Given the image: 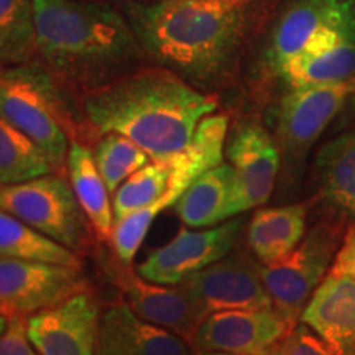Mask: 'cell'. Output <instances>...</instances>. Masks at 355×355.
I'll return each instance as SVG.
<instances>
[{
	"label": "cell",
	"instance_id": "cell-25",
	"mask_svg": "<svg viewBox=\"0 0 355 355\" xmlns=\"http://www.w3.org/2000/svg\"><path fill=\"white\" fill-rule=\"evenodd\" d=\"M33 0H0V69L33 61Z\"/></svg>",
	"mask_w": 355,
	"mask_h": 355
},
{
	"label": "cell",
	"instance_id": "cell-4",
	"mask_svg": "<svg viewBox=\"0 0 355 355\" xmlns=\"http://www.w3.org/2000/svg\"><path fill=\"white\" fill-rule=\"evenodd\" d=\"M63 86L42 63L0 69V115L25 133L63 175L71 140L94 139L83 119L74 117Z\"/></svg>",
	"mask_w": 355,
	"mask_h": 355
},
{
	"label": "cell",
	"instance_id": "cell-32",
	"mask_svg": "<svg viewBox=\"0 0 355 355\" xmlns=\"http://www.w3.org/2000/svg\"><path fill=\"white\" fill-rule=\"evenodd\" d=\"M7 322H8V319L6 316H2V314H0V336H2V332L6 331Z\"/></svg>",
	"mask_w": 355,
	"mask_h": 355
},
{
	"label": "cell",
	"instance_id": "cell-29",
	"mask_svg": "<svg viewBox=\"0 0 355 355\" xmlns=\"http://www.w3.org/2000/svg\"><path fill=\"white\" fill-rule=\"evenodd\" d=\"M279 355H337L327 343L306 324H296L286 337Z\"/></svg>",
	"mask_w": 355,
	"mask_h": 355
},
{
	"label": "cell",
	"instance_id": "cell-7",
	"mask_svg": "<svg viewBox=\"0 0 355 355\" xmlns=\"http://www.w3.org/2000/svg\"><path fill=\"white\" fill-rule=\"evenodd\" d=\"M337 242L334 230L319 225L283 259L259 266L273 308L290 322L298 324L304 306L329 273L337 254Z\"/></svg>",
	"mask_w": 355,
	"mask_h": 355
},
{
	"label": "cell",
	"instance_id": "cell-12",
	"mask_svg": "<svg viewBox=\"0 0 355 355\" xmlns=\"http://www.w3.org/2000/svg\"><path fill=\"white\" fill-rule=\"evenodd\" d=\"M241 225L242 220L235 219L209 229H181L171 242L146 257L137 273L159 285H180L193 273L229 255Z\"/></svg>",
	"mask_w": 355,
	"mask_h": 355
},
{
	"label": "cell",
	"instance_id": "cell-2",
	"mask_svg": "<svg viewBox=\"0 0 355 355\" xmlns=\"http://www.w3.org/2000/svg\"><path fill=\"white\" fill-rule=\"evenodd\" d=\"M35 48L64 89L79 94L139 68L144 48L127 17L101 0H33Z\"/></svg>",
	"mask_w": 355,
	"mask_h": 355
},
{
	"label": "cell",
	"instance_id": "cell-18",
	"mask_svg": "<svg viewBox=\"0 0 355 355\" xmlns=\"http://www.w3.org/2000/svg\"><path fill=\"white\" fill-rule=\"evenodd\" d=\"M301 322L337 355H355V279L327 273L304 306Z\"/></svg>",
	"mask_w": 355,
	"mask_h": 355
},
{
	"label": "cell",
	"instance_id": "cell-21",
	"mask_svg": "<svg viewBox=\"0 0 355 355\" xmlns=\"http://www.w3.org/2000/svg\"><path fill=\"white\" fill-rule=\"evenodd\" d=\"M306 217L303 204L257 211L247 230L248 245L257 259L268 265L290 254L303 241Z\"/></svg>",
	"mask_w": 355,
	"mask_h": 355
},
{
	"label": "cell",
	"instance_id": "cell-15",
	"mask_svg": "<svg viewBox=\"0 0 355 355\" xmlns=\"http://www.w3.org/2000/svg\"><path fill=\"white\" fill-rule=\"evenodd\" d=\"M227 159L237 181V214L268 201L279 170V150L260 123H241L230 135Z\"/></svg>",
	"mask_w": 355,
	"mask_h": 355
},
{
	"label": "cell",
	"instance_id": "cell-3",
	"mask_svg": "<svg viewBox=\"0 0 355 355\" xmlns=\"http://www.w3.org/2000/svg\"><path fill=\"white\" fill-rule=\"evenodd\" d=\"M252 0H152L123 12L145 55L193 86L219 81L229 68Z\"/></svg>",
	"mask_w": 355,
	"mask_h": 355
},
{
	"label": "cell",
	"instance_id": "cell-10",
	"mask_svg": "<svg viewBox=\"0 0 355 355\" xmlns=\"http://www.w3.org/2000/svg\"><path fill=\"white\" fill-rule=\"evenodd\" d=\"M295 326L275 308L217 311L204 318L189 345L196 352L279 355Z\"/></svg>",
	"mask_w": 355,
	"mask_h": 355
},
{
	"label": "cell",
	"instance_id": "cell-1",
	"mask_svg": "<svg viewBox=\"0 0 355 355\" xmlns=\"http://www.w3.org/2000/svg\"><path fill=\"white\" fill-rule=\"evenodd\" d=\"M219 101L163 66L137 68L81 94L79 110L92 137L119 133L170 163L188 148L204 117Z\"/></svg>",
	"mask_w": 355,
	"mask_h": 355
},
{
	"label": "cell",
	"instance_id": "cell-24",
	"mask_svg": "<svg viewBox=\"0 0 355 355\" xmlns=\"http://www.w3.org/2000/svg\"><path fill=\"white\" fill-rule=\"evenodd\" d=\"M318 171L326 198L355 220V132L324 146L318 157Z\"/></svg>",
	"mask_w": 355,
	"mask_h": 355
},
{
	"label": "cell",
	"instance_id": "cell-13",
	"mask_svg": "<svg viewBox=\"0 0 355 355\" xmlns=\"http://www.w3.org/2000/svg\"><path fill=\"white\" fill-rule=\"evenodd\" d=\"M101 308L91 291L26 318V334L38 355H97Z\"/></svg>",
	"mask_w": 355,
	"mask_h": 355
},
{
	"label": "cell",
	"instance_id": "cell-33",
	"mask_svg": "<svg viewBox=\"0 0 355 355\" xmlns=\"http://www.w3.org/2000/svg\"><path fill=\"white\" fill-rule=\"evenodd\" d=\"M193 355H235V354H227V352H196V350H194Z\"/></svg>",
	"mask_w": 355,
	"mask_h": 355
},
{
	"label": "cell",
	"instance_id": "cell-28",
	"mask_svg": "<svg viewBox=\"0 0 355 355\" xmlns=\"http://www.w3.org/2000/svg\"><path fill=\"white\" fill-rule=\"evenodd\" d=\"M171 168L166 163L150 162L127 178L114 193V219L152 206L165 196ZM115 224V222H114Z\"/></svg>",
	"mask_w": 355,
	"mask_h": 355
},
{
	"label": "cell",
	"instance_id": "cell-23",
	"mask_svg": "<svg viewBox=\"0 0 355 355\" xmlns=\"http://www.w3.org/2000/svg\"><path fill=\"white\" fill-rule=\"evenodd\" d=\"M275 71L291 87L345 81L355 76V42H345L321 51L301 53Z\"/></svg>",
	"mask_w": 355,
	"mask_h": 355
},
{
	"label": "cell",
	"instance_id": "cell-9",
	"mask_svg": "<svg viewBox=\"0 0 355 355\" xmlns=\"http://www.w3.org/2000/svg\"><path fill=\"white\" fill-rule=\"evenodd\" d=\"M89 291L83 268L0 257V314L30 318Z\"/></svg>",
	"mask_w": 355,
	"mask_h": 355
},
{
	"label": "cell",
	"instance_id": "cell-11",
	"mask_svg": "<svg viewBox=\"0 0 355 355\" xmlns=\"http://www.w3.org/2000/svg\"><path fill=\"white\" fill-rule=\"evenodd\" d=\"M202 318L225 309L273 308L259 265L243 255H225L180 283Z\"/></svg>",
	"mask_w": 355,
	"mask_h": 355
},
{
	"label": "cell",
	"instance_id": "cell-22",
	"mask_svg": "<svg viewBox=\"0 0 355 355\" xmlns=\"http://www.w3.org/2000/svg\"><path fill=\"white\" fill-rule=\"evenodd\" d=\"M0 257L83 268L81 254L61 245L0 207Z\"/></svg>",
	"mask_w": 355,
	"mask_h": 355
},
{
	"label": "cell",
	"instance_id": "cell-8",
	"mask_svg": "<svg viewBox=\"0 0 355 355\" xmlns=\"http://www.w3.org/2000/svg\"><path fill=\"white\" fill-rule=\"evenodd\" d=\"M355 42V0H298L275 25L268 46L273 69L301 53Z\"/></svg>",
	"mask_w": 355,
	"mask_h": 355
},
{
	"label": "cell",
	"instance_id": "cell-30",
	"mask_svg": "<svg viewBox=\"0 0 355 355\" xmlns=\"http://www.w3.org/2000/svg\"><path fill=\"white\" fill-rule=\"evenodd\" d=\"M26 334V318L8 319L0 336V355H38Z\"/></svg>",
	"mask_w": 355,
	"mask_h": 355
},
{
	"label": "cell",
	"instance_id": "cell-26",
	"mask_svg": "<svg viewBox=\"0 0 355 355\" xmlns=\"http://www.w3.org/2000/svg\"><path fill=\"white\" fill-rule=\"evenodd\" d=\"M55 173L44 153L0 115V184H15Z\"/></svg>",
	"mask_w": 355,
	"mask_h": 355
},
{
	"label": "cell",
	"instance_id": "cell-20",
	"mask_svg": "<svg viewBox=\"0 0 355 355\" xmlns=\"http://www.w3.org/2000/svg\"><path fill=\"white\" fill-rule=\"evenodd\" d=\"M66 173L74 196L94 230L96 239L99 242H109L115 222L114 207L91 146L79 140H71Z\"/></svg>",
	"mask_w": 355,
	"mask_h": 355
},
{
	"label": "cell",
	"instance_id": "cell-16",
	"mask_svg": "<svg viewBox=\"0 0 355 355\" xmlns=\"http://www.w3.org/2000/svg\"><path fill=\"white\" fill-rule=\"evenodd\" d=\"M114 282L137 316L171 331L191 344L204 318L183 288L148 282L132 272L128 265L115 272Z\"/></svg>",
	"mask_w": 355,
	"mask_h": 355
},
{
	"label": "cell",
	"instance_id": "cell-19",
	"mask_svg": "<svg viewBox=\"0 0 355 355\" xmlns=\"http://www.w3.org/2000/svg\"><path fill=\"white\" fill-rule=\"evenodd\" d=\"M175 211L193 229H209L237 216V181L229 163L206 171L178 199Z\"/></svg>",
	"mask_w": 355,
	"mask_h": 355
},
{
	"label": "cell",
	"instance_id": "cell-5",
	"mask_svg": "<svg viewBox=\"0 0 355 355\" xmlns=\"http://www.w3.org/2000/svg\"><path fill=\"white\" fill-rule=\"evenodd\" d=\"M227 128L229 117L225 114H211L204 117L188 148L178 155L173 162L166 163L171 168V175L165 196L152 206L115 220L110 242L121 263H132L148 234L150 225L159 212L175 206L178 199L183 196L184 191L193 184L196 178L220 165L224 158Z\"/></svg>",
	"mask_w": 355,
	"mask_h": 355
},
{
	"label": "cell",
	"instance_id": "cell-34",
	"mask_svg": "<svg viewBox=\"0 0 355 355\" xmlns=\"http://www.w3.org/2000/svg\"><path fill=\"white\" fill-rule=\"evenodd\" d=\"M101 2H109V0H101ZM114 2H125V3H130V2H152V0H114Z\"/></svg>",
	"mask_w": 355,
	"mask_h": 355
},
{
	"label": "cell",
	"instance_id": "cell-14",
	"mask_svg": "<svg viewBox=\"0 0 355 355\" xmlns=\"http://www.w3.org/2000/svg\"><path fill=\"white\" fill-rule=\"evenodd\" d=\"M355 96V76L345 81L291 87L278 112V139L288 152L308 148Z\"/></svg>",
	"mask_w": 355,
	"mask_h": 355
},
{
	"label": "cell",
	"instance_id": "cell-31",
	"mask_svg": "<svg viewBox=\"0 0 355 355\" xmlns=\"http://www.w3.org/2000/svg\"><path fill=\"white\" fill-rule=\"evenodd\" d=\"M329 272L347 275L355 279V225L345 234L343 245L337 250Z\"/></svg>",
	"mask_w": 355,
	"mask_h": 355
},
{
	"label": "cell",
	"instance_id": "cell-6",
	"mask_svg": "<svg viewBox=\"0 0 355 355\" xmlns=\"http://www.w3.org/2000/svg\"><path fill=\"white\" fill-rule=\"evenodd\" d=\"M0 207L78 254L91 247L94 230L63 175L0 184Z\"/></svg>",
	"mask_w": 355,
	"mask_h": 355
},
{
	"label": "cell",
	"instance_id": "cell-27",
	"mask_svg": "<svg viewBox=\"0 0 355 355\" xmlns=\"http://www.w3.org/2000/svg\"><path fill=\"white\" fill-rule=\"evenodd\" d=\"M94 159L99 173L112 194L128 176L152 162L148 153L127 137L119 133H104L94 144Z\"/></svg>",
	"mask_w": 355,
	"mask_h": 355
},
{
	"label": "cell",
	"instance_id": "cell-17",
	"mask_svg": "<svg viewBox=\"0 0 355 355\" xmlns=\"http://www.w3.org/2000/svg\"><path fill=\"white\" fill-rule=\"evenodd\" d=\"M189 347L180 336L137 316L127 303L101 314L97 355H191Z\"/></svg>",
	"mask_w": 355,
	"mask_h": 355
}]
</instances>
